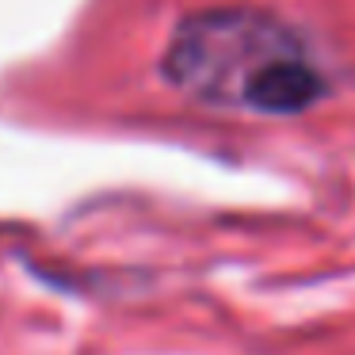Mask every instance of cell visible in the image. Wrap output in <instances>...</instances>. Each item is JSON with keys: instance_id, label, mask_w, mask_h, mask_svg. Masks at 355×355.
I'll list each match as a JSON object with an SVG mask.
<instances>
[{"instance_id": "1", "label": "cell", "mask_w": 355, "mask_h": 355, "mask_svg": "<svg viewBox=\"0 0 355 355\" xmlns=\"http://www.w3.org/2000/svg\"><path fill=\"white\" fill-rule=\"evenodd\" d=\"M164 73L207 103H237L268 115L302 111L324 92L302 42L256 12H207L187 19L164 58Z\"/></svg>"}]
</instances>
